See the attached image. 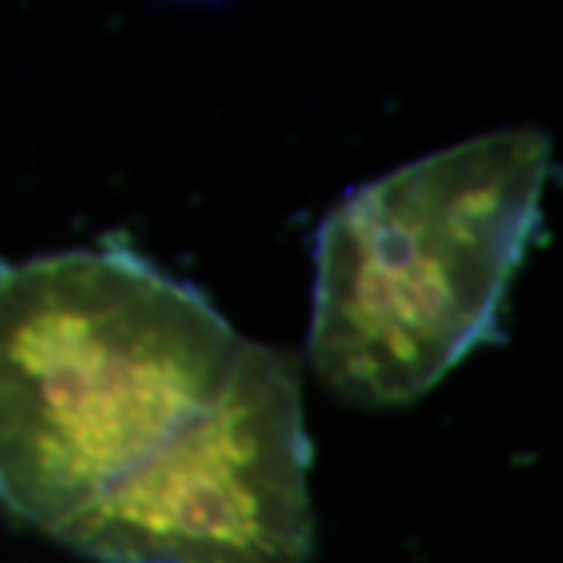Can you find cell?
Returning <instances> with one entry per match:
<instances>
[{
	"mask_svg": "<svg viewBox=\"0 0 563 563\" xmlns=\"http://www.w3.org/2000/svg\"><path fill=\"white\" fill-rule=\"evenodd\" d=\"M548 176V132L514 125L347 191L317 235L307 354L322 383L357 407L407 404L498 342Z\"/></svg>",
	"mask_w": 563,
	"mask_h": 563,
	"instance_id": "obj_2",
	"label": "cell"
},
{
	"mask_svg": "<svg viewBox=\"0 0 563 563\" xmlns=\"http://www.w3.org/2000/svg\"><path fill=\"white\" fill-rule=\"evenodd\" d=\"M0 507L98 563H310L298 366L122 244L0 261Z\"/></svg>",
	"mask_w": 563,
	"mask_h": 563,
	"instance_id": "obj_1",
	"label": "cell"
}]
</instances>
